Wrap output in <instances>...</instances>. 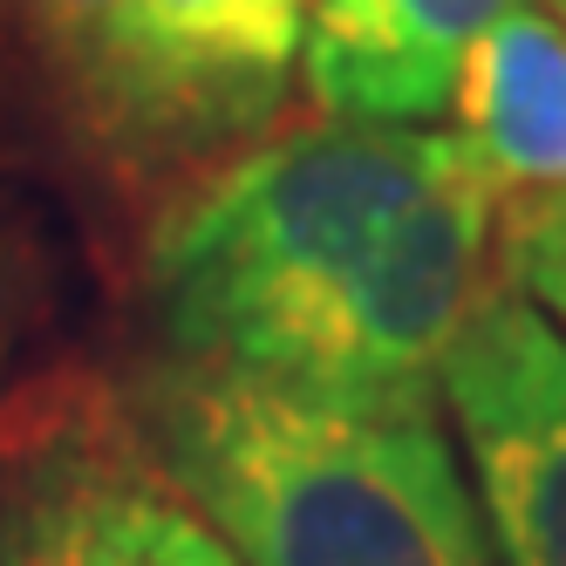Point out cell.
<instances>
[{"instance_id": "obj_9", "label": "cell", "mask_w": 566, "mask_h": 566, "mask_svg": "<svg viewBox=\"0 0 566 566\" xmlns=\"http://www.w3.org/2000/svg\"><path fill=\"white\" fill-rule=\"evenodd\" d=\"M505 219V280L533 301L553 328L566 335V198H525V206H499Z\"/></svg>"}, {"instance_id": "obj_7", "label": "cell", "mask_w": 566, "mask_h": 566, "mask_svg": "<svg viewBox=\"0 0 566 566\" xmlns=\"http://www.w3.org/2000/svg\"><path fill=\"white\" fill-rule=\"evenodd\" d=\"M518 0H314L301 83L342 124L423 130L458 103L478 34Z\"/></svg>"}, {"instance_id": "obj_11", "label": "cell", "mask_w": 566, "mask_h": 566, "mask_svg": "<svg viewBox=\"0 0 566 566\" xmlns=\"http://www.w3.org/2000/svg\"><path fill=\"white\" fill-rule=\"evenodd\" d=\"M559 8H566V0H559Z\"/></svg>"}, {"instance_id": "obj_5", "label": "cell", "mask_w": 566, "mask_h": 566, "mask_svg": "<svg viewBox=\"0 0 566 566\" xmlns=\"http://www.w3.org/2000/svg\"><path fill=\"white\" fill-rule=\"evenodd\" d=\"M437 402L499 566H566V335L505 273L443 355Z\"/></svg>"}, {"instance_id": "obj_2", "label": "cell", "mask_w": 566, "mask_h": 566, "mask_svg": "<svg viewBox=\"0 0 566 566\" xmlns=\"http://www.w3.org/2000/svg\"><path fill=\"white\" fill-rule=\"evenodd\" d=\"M451 165L458 137L342 116L226 157L150 239V294L171 361L260 369Z\"/></svg>"}, {"instance_id": "obj_6", "label": "cell", "mask_w": 566, "mask_h": 566, "mask_svg": "<svg viewBox=\"0 0 566 566\" xmlns=\"http://www.w3.org/2000/svg\"><path fill=\"white\" fill-rule=\"evenodd\" d=\"M0 566H239L157 471L150 443L96 410H55L0 443Z\"/></svg>"}, {"instance_id": "obj_4", "label": "cell", "mask_w": 566, "mask_h": 566, "mask_svg": "<svg viewBox=\"0 0 566 566\" xmlns=\"http://www.w3.org/2000/svg\"><path fill=\"white\" fill-rule=\"evenodd\" d=\"M307 21L314 0H116L69 109L124 171H219L273 130Z\"/></svg>"}, {"instance_id": "obj_12", "label": "cell", "mask_w": 566, "mask_h": 566, "mask_svg": "<svg viewBox=\"0 0 566 566\" xmlns=\"http://www.w3.org/2000/svg\"><path fill=\"white\" fill-rule=\"evenodd\" d=\"M559 14H566V8H559Z\"/></svg>"}, {"instance_id": "obj_10", "label": "cell", "mask_w": 566, "mask_h": 566, "mask_svg": "<svg viewBox=\"0 0 566 566\" xmlns=\"http://www.w3.org/2000/svg\"><path fill=\"white\" fill-rule=\"evenodd\" d=\"M116 14V0H14V21L34 42V55L49 62V75L62 83V96L83 83V69L103 42V28Z\"/></svg>"}, {"instance_id": "obj_1", "label": "cell", "mask_w": 566, "mask_h": 566, "mask_svg": "<svg viewBox=\"0 0 566 566\" xmlns=\"http://www.w3.org/2000/svg\"><path fill=\"white\" fill-rule=\"evenodd\" d=\"M144 443L239 566H499L437 410H335L165 361L144 382Z\"/></svg>"}, {"instance_id": "obj_3", "label": "cell", "mask_w": 566, "mask_h": 566, "mask_svg": "<svg viewBox=\"0 0 566 566\" xmlns=\"http://www.w3.org/2000/svg\"><path fill=\"white\" fill-rule=\"evenodd\" d=\"M492 232H499V198L458 150V165L247 376L287 382L301 396L335 402V410H382V417L437 410L443 355L464 335L478 294L492 287V253H499Z\"/></svg>"}, {"instance_id": "obj_8", "label": "cell", "mask_w": 566, "mask_h": 566, "mask_svg": "<svg viewBox=\"0 0 566 566\" xmlns=\"http://www.w3.org/2000/svg\"><path fill=\"white\" fill-rule=\"evenodd\" d=\"M458 150L492 198H566V14L518 0L478 34L458 83Z\"/></svg>"}]
</instances>
